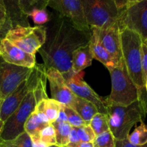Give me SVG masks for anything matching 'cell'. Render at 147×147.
I'll use <instances>...</instances> for the list:
<instances>
[{
  "instance_id": "5",
  "label": "cell",
  "mask_w": 147,
  "mask_h": 147,
  "mask_svg": "<svg viewBox=\"0 0 147 147\" xmlns=\"http://www.w3.org/2000/svg\"><path fill=\"white\" fill-rule=\"evenodd\" d=\"M111 78V92L106 101L126 106L137 101L138 90L128 73L123 60L116 67L109 70Z\"/></svg>"
},
{
  "instance_id": "20",
  "label": "cell",
  "mask_w": 147,
  "mask_h": 147,
  "mask_svg": "<svg viewBox=\"0 0 147 147\" xmlns=\"http://www.w3.org/2000/svg\"><path fill=\"white\" fill-rule=\"evenodd\" d=\"M63 106L61 103L48 98L40 102L37 104L36 109L42 112L47 118L49 122L53 123L57 120L60 111L61 110Z\"/></svg>"
},
{
  "instance_id": "38",
  "label": "cell",
  "mask_w": 147,
  "mask_h": 147,
  "mask_svg": "<svg viewBox=\"0 0 147 147\" xmlns=\"http://www.w3.org/2000/svg\"><path fill=\"white\" fill-rule=\"evenodd\" d=\"M144 44H145V45H146L147 46V40H146V41H145V42H144Z\"/></svg>"
},
{
  "instance_id": "27",
  "label": "cell",
  "mask_w": 147,
  "mask_h": 147,
  "mask_svg": "<svg viewBox=\"0 0 147 147\" xmlns=\"http://www.w3.org/2000/svg\"><path fill=\"white\" fill-rule=\"evenodd\" d=\"M93 147H116V140L110 131L96 136L93 142Z\"/></svg>"
},
{
  "instance_id": "28",
  "label": "cell",
  "mask_w": 147,
  "mask_h": 147,
  "mask_svg": "<svg viewBox=\"0 0 147 147\" xmlns=\"http://www.w3.org/2000/svg\"><path fill=\"white\" fill-rule=\"evenodd\" d=\"M63 110L67 117V122L72 127L80 128L81 126H86V124L84 121L74 109L63 106Z\"/></svg>"
},
{
  "instance_id": "40",
  "label": "cell",
  "mask_w": 147,
  "mask_h": 147,
  "mask_svg": "<svg viewBox=\"0 0 147 147\" xmlns=\"http://www.w3.org/2000/svg\"><path fill=\"white\" fill-rule=\"evenodd\" d=\"M1 27H0V32H1Z\"/></svg>"
},
{
  "instance_id": "23",
  "label": "cell",
  "mask_w": 147,
  "mask_h": 147,
  "mask_svg": "<svg viewBox=\"0 0 147 147\" xmlns=\"http://www.w3.org/2000/svg\"><path fill=\"white\" fill-rule=\"evenodd\" d=\"M90 126L93 129L96 136L109 131L107 115L97 113L92 119Z\"/></svg>"
},
{
  "instance_id": "29",
  "label": "cell",
  "mask_w": 147,
  "mask_h": 147,
  "mask_svg": "<svg viewBox=\"0 0 147 147\" xmlns=\"http://www.w3.org/2000/svg\"><path fill=\"white\" fill-rule=\"evenodd\" d=\"M76 129L81 142H93L96 138V135L90 125H86Z\"/></svg>"
},
{
  "instance_id": "34",
  "label": "cell",
  "mask_w": 147,
  "mask_h": 147,
  "mask_svg": "<svg viewBox=\"0 0 147 147\" xmlns=\"http://www.w3.org/2000/svg\"><path fill=\"white\" fill-rule=\"evenodd\" d=\"M4 122H3L0 119V136H1V134L2 132L3 128H4Z\"/></svg>"
},
{
  "instance_id": "21",
  "label": "cell",
  "mask_w": 147,
  "mask_h": 147,
  "mask_svg": "<svg viewBox=\"0 0 147 147\" xmlns=\"http://www.w3.org/2000/svg\"><path fill=\"white\" fill-rule=\"evenodd\" d=\"M51 124L53 125L55 131L56 145L61 147L65 146L68 143L69 135L72 126L67 121H55Z\"/></svg>"
},
{
  "instance_id": "7",
  "label": "cell",
  "mask_w": 147,
  "mask_h": 147,
  "mask_svg": "<svg viewBox=\"0 0 147 147\" xmlns=\"http://www.w3.org/2000/svg\"><path fill=\"white\" fill-rule=\"evenodd\" d=\"M90 29H106L117 24L119 11L114 0H82Z\"/></svg>"
},
{
  "instance_id": "25",
  "label": "cell",
  "mask_w": 147,
  "mask_h": 147,
  "mask_svg": "<svg viewBox=\"0 0 147 147\" xmlns=\"http://www.w3.org/2000/svg\"><path fill=\"white\" fill-rule=\"evenodd\" d=\"M27 17H30L36 24H46L50 22V18L48 13L46 11V8L45 7H35L32 9L27 14Z\"/></svg>"
},
{
  "instance_id": "6",
  "label": "cell",
  "mask_w": 147,
  "mask_h": 147,
  "mask_svg": "<svg viewBox=\"0 0 147 147\" xmlns=\"http://www.w3.org/2000/svg\"><path fill=\"white\" fill-rule=\"evenodd\" d=\"M47 76L44 64L36 63L27 80L23 81L14 91L1 100L0 106V119L3 122L14 113L27 93L32 90L42 78Z\"/></svg>"
},
{
  "instance_id": "18",
  "label": "cell",
  "mask_w": 147,
  "mask_h": 147,
  "mask_svg": "<svg viewBox=\"0 0 147 147\" xmlns=\"http://www.w3.org/2000/svg\"><path fill=\"white\" fill-rule=\"evenodd\" d=\"M93 60L89 44L79 47L73 52L72 55V70L76 73L82 72L91 65Z\"/></svg>"
},
{
  "instance_id": "37",
  "label": "cell",
  "mask_w": 147,
  "mask_h": 147,
  "mask_svg": "<svg viewBox=\"0 0 147 147\" xmlns=\"http://www.w3.org/2000/svg\"><path fill=\"white\" fill-rule=\"evenodd\" d=\"M1 100H2V99H1V96H0V106H1Z\"/></svg>"
},
{
  "instance_id": "19",
  "label": "cell",
  "mask_w": 147,
  "mask_h": 147,
  "mask_svg": "<svg viewBox=\"0 0 147 147\" xmlns=\"http://www.w3.org/2000/svg\"><path fill=\"white\" fill-rule=\"evenodd\" d=\"M73 109L78 113L86 125H90L93 116L98 113L93 103L77 96L75 100Z\"/></svg>"
},
{
  "instance_id": "4",
  "label": "cell",
  "mask_w": 147,
  "mask_h": 147,
  "mask_svg": "<svg viewBox=\"0 0 147 147\" xmlns=\"http://www.w3.org/2000/svg\"><path fill=\"white\" fill-rule=\"evenodd\" d=\"M106 103L109 131L116 141L127 139L132 127L146 117L139 100L126 106Z\"/></svg>"
},
{
  "instance_id": "32",
  "label": "cell",
  "mask_w": 147,
  "mask_h": 147,
  "mask_svg": "<svg viewBox=\"0 0 147 147\" xmlns=\"http://www.w3.org/2000/svg\"><path fill=\"white\" fill-rule=\"evenodd\" d=\"M7 8L4 0H0V27L2 30L7 22Z\"/></svg>"
},
{
  "instance_id": "15",
  "label": "cell",
  "mask_w": 147,
  "mask_h": 147,
  "mask_svg": "<svg viewBox=\"0 0 147 147\" xmlns=\"http://www.w3.org/2000/svg\"><path fill=\"white\" fill-rule=\"evenodd\" d=\"M0 57L7 63L28 68H33L36 65L35 55L25 53L5 38L1 40Z\"/></svg>"
},
{
  "instance_id": "13",
  "label": "cell",
  "mask_w": 147,
  "mask_h": 147,
  "mask_svg": "<svg viewBox=\"0 0 147 147\" xmlns=\"http://www.w3.org/2000/svg\"><path fill=\"white\" fill-rule=\"evenodd\" d=\"M91 31L96 34L101 45L107 50L118 65L123 59L121 31L118 23L106 29L92 28Z\"/></svg>"
},
{
  "instance_id": "12",
  "label": "cell",
  "mask_w": 147,
  "mask_h": 147,
  "mask_svg": "<svg viewBox=\"0 0 147 147\" xmlns=\"http://www.w3.org/2000/svg\"><path fill=\"white\" fill-rule=\"evenodd\" d=\"M32 68L14 65L4 62L0 57V96L4 99L23 81L27 80Z\"/></svg>"
},
{
  "instance_id": "17",
  "label": "cell",
  "mask_w": 147,
  "mask_h": 147,
  "mask_svg": "<svg viewBox=\"0 0 147 147\" xmlns=\"http://www.w3.org/2000/svg\"><path fill=\"white\" fill-rule=\"evenodd\" d=\"M51 124L42 112L35 109L24 123V131L31 138L37 136L44 128Z\"/></svg>"
},
{
  "instance_id": "36",
  "label": "cell",
  "mask_w": 147,
  "mask_h": 147,
  "mask_svg": "<svg viewBox=\"0 0 147 147\" xmlns=\"http://www.w3.org/2000/svg\"><path fill=\"white\" fill-rule=\"evenodd\" d=\"M47 147H61V146H57V145L54 144V145H50V146H48Z\"/></svg>"
},
{
  "instance_id": "33",
  "label": "cell",
  "mask_w": 147,
  "mask_h": 147,
  "mask_svg": "<svg viewBox=\"0 0 147 147\" xmlns=\"http://www.w3.org/2000/svg\"><path fill=\"white\" fill-rule=\"evenodd\" d=\"M116 147H147V144L144 146H136L131 144L128 141V139H124V140L116 141Z\"/></svg>"
},
{
  "instance_id": "39",
  "label": "cell",
  "mask_w": 147,
  "mask_h": 147,
  "mask_svg": "<svg viewBox=\"0 0 147 147\" xmlns=\"http://www.w3.org/2000/svg\"><path fill=\"white\" fill-rule=\"evenodd\" d=\"M1 39H2V38H1V37H0V43H1Z\"/></svg>"
},
{
  "instance_id": "14",
  "label": "cell",
  "mask_w": 147,
  "mask_h": 147,
  "mask_svg": "<svg viewBox=\"0 0 147 147\" xmlns=\"http://www.w3.org/2000/svg\"><path fill=\"white\" fill-rule=\"evenodd\" d=\"M47 79L50 83L51 98L63 106L73 109L76 96L67 87L63 75L55 69L49 68Z\"/></svg>"
},
{
  "instance_id": "3",
  "label": "cell",
  "mask_w": 147,
  "mask_h": 147,
  "mask_svg": "<svg viewBox=\"0 0 147 147\" xmlns=\"http://www.w3.org/2000/svg\"><path fill=\"white\" fill-rule=\"evenodd\" d=\"M47 80V76L42 78L37 86L27 93L14 113L4 122L0 136L1 140H11L24 133V123L35 111L37 104L42 100L48 98L46 93Z\"/></svg>"
},
{
  "instance_id": "10",
  "label": "cell",
  "mask_w": 147,
  "mask_h": 147,
  "mask_svg": "<svg viewBox=\"0 0 147 147\" xmlns=\"http://www.w3.org/2000/svg\"><path fill=\"white\" fill-rule=\"evenodd\" d=\"M47 6L53 9L59 16L68 20L78 30L91 32L86 21L82 0H48Z\"/></svg>"
},
{
  "instance_id": "2",
  "label": "cell",
  "mask_w": 147,
  "mask_h": 147,
  "mask_svg": "<svg viewBox=\"0 0 147 147\" xmlns=\"http://www.w3.org/2000/svg\"><path fill=\"white\" fill-rule=\"evenodd\" d=\"M121 31L123 60L131 79L138 90V100L145 114H147V92L145 88L142 65L143 41L137 33L123 29Z\"/></svg>"
},
{
  "instance_id": "9",
  "label": "cell",
  "mask_w": 147,
  "mask_h": 147,
  "mask_svg": "<svg viewBox=\"0 0 147 147\" xmlns=\"http://www.w3.org/2000/svg\"><path fill=\"white\" fill-rule=\"evenodd\" d=\"M4 38L25 53L35 55L45 42L46 27L17 26L9 30Z\"/></svg>"
},
{
  "instance_id": "26",
  "label": "cell",
  "mask_w": 147,
  "mask_h": 147,
  "mask_svg": "<svg viewBox=\"0 0 147 147\" xmlns=\"http://www.w3.org/2000/svg\"><path fill=\"white\" fill-rule=\"evenodd\" d=\"M38 138L39 140L42 142L47 146L56 144L55 131L53 125L50 124L42 129L37 136L32 138ZM31 138V139H32Z\"/></svg>"
},
{
  "instance_id": "31",
  "label": "cell",
  "mask_w": 147,
  "mask_h": 147,
  "mask_svg": "<svg viewBox=\"0 0 147 147\" xmlns=\"http://www.w3.org/2000/svg\"><path fill=\"white\" fill-rule=\"evenodd\" d=\"M142 65L144 78L146 80L147 77V46L144 43L142 47Z\"/></svg>"
},
{
  "instance_id": "16",
  "label": "cell",
  "mask_w": 147,
  "mask_h": 147,
  "mask_svg": "<svg viewBox=\"0 0 147 147\" xmlns=\"http://www.w3.org/2000/svg\"><path fill=\"white\" fill-rule=\"evenodd\" d=\"M89 47H90L93 59H96L100 62L102 64L104 65L107 67L108 70H110L111 69L117 66L112 59L111 56L108 53L107 50L101 45L100 42L98 40V37L93 32L91 33L90 40L89 42Z\"/></svg>"
},
{
  "instance_id": "22",
  "label": "cell",
  "mask_w": 147,
  "mask_h": 147,
  "mask_svg": "<svg viewBox=\"0 0 147 147\" xmlns=\"http://www.w3.org/2000/svg\"><path fill=\"white\" fill-rule=\"evenodd\" d=\"M128 141L136 146H144L147 144V126L143 121L136 127L128 137Z\"/></svg>"
},
{
  "instance_id": "1",
  "label": "cell",
  "mask_w": 147,
  "mask_h": 147,
  "mask_svg": "<svg viewBox=\"0 0 147 147\" xmlns=\"http://www.w3.org/2000/svg\"><path fill=\"white\" fill-rule=\"evenodd\" d=\"M45 27V42L38 52L46 69L54 68L61 74L72 71L73 52L89 44L92 31L78 30L68 20L58 14Z\"/></svg>"
},
{
  "instance_id": "30",
  "label": "cell",
  "mask_w": 147,
  "mask_h": 147,
  "mask_svg": "<svg viewBox=\"0 0 147 147\" xmlns=\"http://www.w3.org/2000/svg\"><path fill=\"white\" fill-rule=\"evenodd\" d=\"M81 143L80 139L78 135L77 131L76 128L72 127L70 131V135H69L68 143L66 145V147H77Z\"/></svg>"
},
{
  "instance_id": "11",
  "label": "cell",
  "mask_w": 147,
  "mask_h": 147,
  "mask_svg": "<svg viewBox=\"0 0 147 147\" xmlns=\"http://www.w3.org/2000/svg\"><path fill=\"white\" fill-rule=\"evenodd\" d=\"M63 75L67 87L77 97L81 98L93 103L98 112L107 115V107L105 99L99 96L86 82L83 80L84 73H74L72 71Z\"/></svg>"
},
{
  "instance_id": "24",
  "label": "cell",
  "mask_w": 147,
  "mask_h": 147,
  "mask_svg": "<svg viewBox=\"0 0 147 147\" xmlns=\"http://www.w3.org/2000/svg\"><path fill=\"white\" fill-rule=\"evenodd\" d=\"M0 147H33L31 137L25 131L14 139L3 141L0 139Z\"/></svg>"
},
{
  "instance_id": "8",
  "label": "cell",
  "mask_w": 147,
  "mask_h": 147,
  "mask_svg": "<svg viewBox=\"0 0 147 147\" xmlns=\"http://www.w3.org/2000/svg\"><path fill=\"white\" fill-rule=\"evenodd\" d=\"M118 24L137 33L142 41L147 40V0H128L124 9L119 11Z\"/></svg>"
},
{
  "instance_id": "35",
  "label": "cell",
  "mask_w": 147,
  "mask_h": 147,
  "mask_svg": "<svg viewBox=\"0 0 147 147\" xmlns=\"http://www.w3.org/2000/svg\"><path fill=\"white\" fill-rule=\"evenodd\" d=\"M145 88H146V90L147 92V77L146 78V80H145Z\"/></svg>"
}]
</instances>
